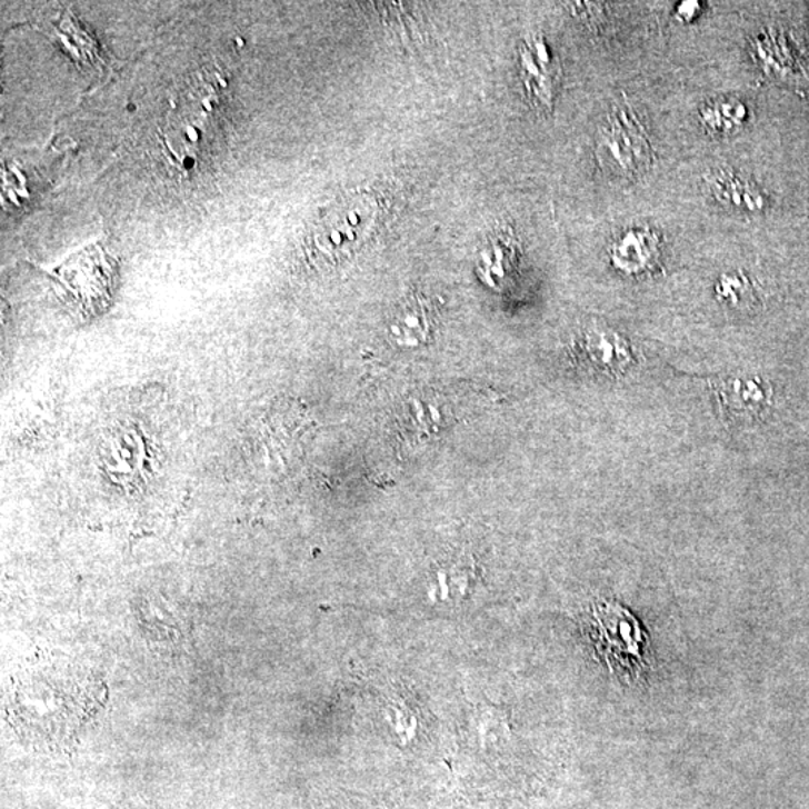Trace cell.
Segmentation results:
<instances>
[{
  "label": "cell",
  "instance_id": "7a4b0ae2",
  "mask_svg": "<svg viewBox=\"0 0 809 809\" xmlns=\"http://www.w3.org/2000/svg\"><path fill=\"white\" fill-rule=\"evenodd\" d=\"M596 158L602 173L637 180L651 170L653 153L647 129L635 111L617 107L597 133Z\"/></svg>",
  "mask_w": 809,
  "mask_h": 809
},
{
  "label": "cell",
  "instance_id": "6da1fadb",
  "mask_svg": "<svg viewBox=\"0 0 809 809\" xmlns=\"http://www.w3.org/2000/svg\"><path fill=\"white\" fill-rule=\"evenodd\" d=\"M378 221V202L368 193H352L336 202L316 223L311 251L326 264H338L357 251L372 234Z\"/></svg>",
  "mask_w": 809,
  "mask_h": 809
},
{
  "label": "cell",
  "instance_id": "30bf717a",
  "mask_svg": "<svg viewBox=\"0 0 809 809\" xmlns=\"http://www.w3.org/2000/svg\"><path fill=\"white\" fill-rule=\"evenodd\" d=\"M701 11V3L699 2H682L679 3L677 7V10H675V14H677V19L681 21H690L695 20L697 16L700 14Z\"/></svg>",
  "mask_w": 809,
  "mask_h": 809
},
{
  "label": "cell",
  "instance_id": "52a82bcc",
  "mask_svg": "<svg viewBox=\"0 0 809 809\" xmlns=\"http://www.w3.org/2000/svg\"><path fill=\"white\" fill-rule=\"evenodd\" d=\"M752 58L765 71V74L789 80L799 72L793 50L787 44L786 38L777 32H765L757 37L751 44Z\"/></svg>",
  "mask_w": 809,
  "mask_h": 809
},
{
  "label": "cell",
  "instance_id": "9c48e42d",
  "mask_svg": "<svg viewBox=\"0 0 809 809\" xmlns=\"http://www.w3.org/2000/svg\"><path fill=\"white\" fill-rule=\"evenodd\" d=\"M429 331V317L423 301L419 297H411L394 313L390 322V333L396 341L417 346L423 342Z\"/></svg>",
  "mask_w": 809,
  "mask_h": 809
},
{
  "label": "cell",
  "instance_id": "277c9868",
  "mask_svg": "<svg viewBox=\"0 0 809 809\" xmlns=\"http://www.w3.org/2000/svg\"><path fill=\"white\" fill-rule=\"evenodd\" d=\"M520 70L529 99L538 109H552L561 67L543 37L527 38L520 50Z\"/></svg>",
  "mask_w": 809,
  "mask_h": 809
},
{
  "label": "cell",
  "instance_id": "ba28073f",
  "mask_svg": "<svg viewBox=\"0 0 809 809\" xmlns=\"http://www.w3.org/2000/svg\"><path fill=\"white\" fill-rule=\"evenodd\" d=\"M750 109L739 98H718L700 109V122L712 136L727 137L739 132L750 120Z\"/></svg>",
  "mask_w": 809,
  "mask_h": 809
},
{
  "label": "cell",
  "instance_id": "3957f363",
  "mask_svg": "<svg viewBox=\"0 0 809 809\" xmlns=\"http://www.w3.org/2000/svg\"><path fill=\"white\" fill-rule=\"evenodd\" d=\"M597 649L613 670L632 671L642 658L639 622L621 606L606 602L593 610Z\"/></svg>",
  "mask_w": 809,
  "mask_h": 809
},
{
  "label": "cell",
  "instance_id": "5b68a950",
  "mask_svg": "<svg viewBox=\"0 0 809 809\" xmlns=\"http://www.w3.org/2000/svg\"><path fill=\"white\" fill-rule=\"evenodd\" d=\"M709 191L722 208L739 213H760L769 206L768 197L752 180L735 171H713L706 178Z\"/></svg>",
  "mask_w": 809,
  "mask_h": 809
},
{
  "label": "cell",
  "instance_id": "8992f818",
  "mask_svg": "<svg viewBox=\"0 0 809 809\" xmlns=\"http://www.w3.org/2000/svg\"><path fill=\"white\" fill-rule=\"evenodd\" d=\"M661 253L660 236L649 227H631L615 240L610 257L627 273L651 269Z\"/></svg>",
  "mask_w": 809,
  "mask_h": 809
}]
</instances>
